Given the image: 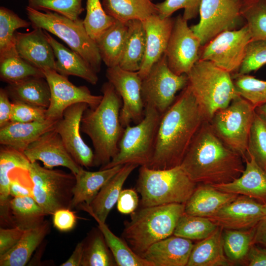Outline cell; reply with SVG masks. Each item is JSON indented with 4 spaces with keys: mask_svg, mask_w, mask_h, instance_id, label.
Segmentation results:
<instances>
[{
    "mask_svg": "<svg viewBox=\"0 0 266 266\" xmlns=\"http://www.w3.org/2000/svg\"><path fill=\"white\" fill-rule=\"evenodd\" d=\"M138 166L127 164L100 190L90 204L83 203L78 207L95 219L105 223L110 211L117 203L126 180Z\"/></svg>",
    "mask_w": 266,
    "mask_h": 266,
    "instance_id": "obj_24",
    "label": "cell"
},
{
    "mask_svg": "<svg viewBox=\"0 0 266 266\" xmlns=\"http://www.w3.org/2000/svg\"><path fill=\"white\" fill-rule=\"evenodd\" d=\"M244 0H202L199 22L190 28L204 45L221 33L235 30Z\"/></svg>",
    "mask_w": 266,
    "mask_h": 266,
    "instance_id": "obj_13",
    "label": "cell"
},
{
    "mask_svg": "<svg viewBox=\"0 0 266 266\" xmlns=\"http://www.w3.org/2000/svg\"><path fill=\"white\" fill-rule=\"evenodd\" d=\"M103 235L117 265L118 266H153L143 257L136 254L125 240L115 235L105 223L95 219Z\"/></svg>",
    "mask_w": 266,
    "mask_h": 266,
    "instance_id": "obj_40",
    "label": "cell"
},
{
    "mask_svg": "<svg viewBox=\"0 0 266 266\" xmlns=\"http://www.w3.org/2000/svg\"><path fill=\"white\" fill-rule=\"evenodd\" d=\"M264 207L266 211V203L264 204Z\"/></svg>",
    "mask_w": 266,
    "mask_h": 266,
    "instance_id": "obj_60",
    "label": "cell"
},
{
    "mask_svg": "<svg viewBox=\"0 0 266 266\" xmlns=\"http://www.w3.org/2000/svg\"><path fill=\"white\" fill-rule=\"evenodd\" d=\"M84 240L78 242L70 257L61 266H81L84 252Z\"/></svg>",
    "mask_w": 266,
    "mask_h": 266,
    "instance_id": "obj_57",
    "label": "cell"
},
{
    "mask_svg": "<svg viewBox=\"0 0 266 266\" xmlns=\"http://www.w3.org/2000/svg\"><path fill=\"white\" fill-rule=\"evenodd\" d=\"M253 244L266 248V216L255 227Z\"/></svg>",
    "mask_w": 266,
    "mask_h": 266,
    "instance_id": "obj_58",
    "label": "cell"
},
{
    "mask_svg": "<svg viewBox=\"0 0 266 266\" xmlns=\"http://www.w3.org/2000/svg\"><path fill=\"white\" fill-rule=\"evenodd\" d=\"M24 231L18 227L0 229V256L11 249L19 241Z\"/></svg>",
    "mask_w": 266,
    "mask_h": 266,
    "instance_id": "obj_53",
    "label": "cell"
},
{
    "mask_svg": "<svg viewBox=\"0 0 266 266\" xmlns=\"http://www.w3.org/2000/svg\"><path fill=\"white\" fill-rule=\"evenodd\" d=\"M31 163L41 161L46 168L63 166L75 175L82 167L73 159L56 130L49 131L40 136L24 150Z\"/></svg>",
    "mask_w": 266,
    "mask_h": 266,
    "instance_id": "obj_19",
    "label": "cell"
},
{
    "mask_svg": "<svg viewBox=\"0 0 266 266\" xmlns=\"http://www.w3.org/2000/svg\"><path fill=\"white\" fill-rule=\"evenodd\" d=\"M197 186L180 165L166 169L140 166L136 182L142 207L185 204Z\"/></svg>",
    "mask_w": 266,
    "mask_h": 266,
    "instance_id": "obj_6",
    "label": "cell"
},
{
    "mask_svg": "<svg viewBox=\"0 0 266 266\" xmlns=\"http://www.w3.org/2000/svg\"><path fill=\"white\" fill-rule=\"evenodd\" d=\"M266 216L264 203L253 198L238 195L207 218L222 229L246 230L255 228Z\"/></svg>",
    "mask_w": 266,
    "mask_h": 266,
    "instance_id": "obj_18",
    "label": "cell"
},
{
    "mask_svg": "<svg viewBox=\"0 0 266 266\" xmlns=\"http://www.w3.org/2000/svg\"><path fill=\"white\" fill-rule=\"evenodd\" d=\"M43 31L56 58L55 70L63 75L77 76L92 85H96L99 80L98 73L92 66L79 54L68 49L57 41L49 33Z\"/></svg>",
    "mask_w": 266,
    "mask_h": 266,
    "instance_id": "obj_26",
    "label": "cell"
},
{
    "mask_svg": "<svg viewBox=\"0 0 266 266\" xmlns=\"http://www.w3.org/2000/svg\"><path fill=\"white\" fill-rule=\"evenodd\" d=\"M102 5L108 15L124 23L133 20L143 21L159 13L151 0H102Z\"/></svg>",
    "mask_w": 266,
    "mask_h": 266,
    "instance_id": "obj_33",
    "label": "cell"
},
{
    "mask_svg": "<svg viewBox=\"0 0 266 266\" xmlns=\"http://www.w3.org/2000/svg\"><path fill=\"white\" fill-rule=\"evenodd\" d=\"M32 76L45 77L43 71L22 58L16 48L0 55L1 81L10 84Z\"/></svg>",
    "mask_w": 266,
    "mask_h": 266,
    "instance_id": "obj_36",
    "label": "cell"
},
{
    "mask_svg": "<svg viewBox=\"0 0 266 266\" xmlns=\"http://www.w3.org/2000/svg\"><path fill=\"white\" fill-rule=\"evenodd\" d=\"M127 25L126 38L119 66L125 70L138 71L146 50V32L141 20H131Z\"/></svg>",
    "mask_w": 266,
    "mask_h": 266,
    "instance_id": "obj_32",
    "label": "cell"
},
{
    "mask_svg": "<svg viewBox=\"0 0 266 266\" xmlns=\"http://www.w3.org/2000/svg\"><path fill=\"white\" fill-rule=\"evenodd\" d=\"M245 265L266 266V248L253 244L249 251Z\"/></svg>",
    "mask_w": 266,
    "mask_h": 266,
    "instance_id": "obj_55",
    "label": "cell"
},
{
    "mask_svg": "<svg viewBox=\"0 0 266 266\" xmlns=\"http://www.w3.org/2000/svg\"><path fill=\"white\" fill-rule=\"evenodd\" d=\"M185 213V204L170 203L142 207L125 222L123 237L131 248L142 257L155 242L173 235L177 222Z\"/></svg>",
    "mask_w": 266,
    "mask_h": 266,
    "instance_id": "obj_4",
    "label": "cell"
},
{
    "mask_svg": "<svg viewBox=\"0 0 266 266\" xmlns=\"http://www.w3.org/2000/svg\"><path fill=\"white\" fill-rule=\"evenodd\" d=\"M31 162L23 152L1 145L0 149V204L10 198V175L16 169L29 170Z\"/></svg>",
    "mask_w": 266,
    "mask_h": 266,
    "instance_id": "obj_37",
    "label": "cell"
},
{
    "mask_svg": "<svg viewBox=\"0 0 266 266\" xmlns=\"http://www.w3.org/2000/svg\"><path fill=\"white\" fill-rule=\"evenodd\" d=\"M46 109L20 101H12L11 121L22 123L43 121L47 119Z\"/></svg>",
    "mask_w": 266,
    "mask_h": 266,
    "instance_id": "obj_50",
    "label": "cell"
},
{
    "mask_svg": "<svg viewBox=\"0 0 266 266\" xmlns=\"http://www.w3.org/2000/svg\"><path fill=\"white\" fill-rule=\"evenodd\" d=\"M186 74L188 85L208 122L239 95L232 74L209 61L199 60Z\"/></svg>",
    "mask_w": 266,
    "mask_h": 266,
    "instance_id": "obj_5",
    "label": "cell"
},
{
    "mask_svg": "<svg viewBox=\"0 0 266 266\" xmlns=\"http://www.w3.org/2000/svg\"><path fill=\"white\" fill-rule=\"evenodd\" d=\"M81 266H117L100 230H94L84 240Z\"/></svg>",
    "mask_w": 266,
    "mask_h": 266,
    "instance_id": "obj_39",
    "label": "cell"
},
{
    "mask_svg": "<svg viewBox=\"0 0 266 266\" xmlns=\"http://www.w3.org/2000/svg\"><path fill=\"white\" fill-rule=\"evenodd\" d=\"M89 107L85 103H78L68 107L56 124L55 130L60 135L68 153L80 166H94V153L81 135L82 115Z\"/></svg>",
    "mask_w": 266,
    "mask_h": 266,
    "instance_id": "obj_17",
    "label": "cell"
},
{
    "mask_svg": "<svg viewBox=\"0 0 266 266\" xmlns=\"http://www.w3.org/2000/svg\"></svg>",
    "mask_w": 266,
    "mask_h": 266,
    "instance_id": "obj_61",
    "label": "cell"
},
{
    "mask_svg": "<svg viewBox=\"0 0 266 266\" xmlns=\"http://www.w3.org/2000/svg\"><path fill=\"white\" fill-rule=\"evenodd\" d=\"M193 246L191 240L173 234L153 244L142 257L153 266H187Z\"/></svg>",
    "mask_w": 266,
    "mask_h": 266,
    "instance_id": "obj_22",
    "label": "cell"
},
{
    "mask_svg": "<svg viewBox=\"0 0 266 266\" xmlns=\"http://www.w3.org/2000/svg\"><path fill=\"white\" fill-rule=\"evenodd\" d=\"M58 120L47 119L29 123L10 121L0 128V143L24 152L42 134L54 130Z\"/></svg>",
    "mask_w": 266,
    "mask_h": 266,
    "instance_id": "obj_25",
    "label": "cell"
},
{
    "mask_svg": "<svg viewBox=\"0 0 266 266\" xmlns=\"http://www.w3.org/2000/svg\"><path fill=\"white\" fill-rule=\"evenodd\" d=\"M266 64V40H251L247 44L242 64L236 74H248Z\"/></svg>",
    "mask_w": 266,
    "mask_h": 266,
    "instance_id": "obj_48",
    "label": "cell"
},
{
    "mask_svg": "<svg viewBox=\"0 0 266 266\" xmlns=\"http://www.w3.org/2000/svg\"><path fill=\"white\" fill-rule=\"evenodd\" d=\"M29 173L33 184V197L47 215L69 208L75 184V176L63 170L31 163Z\"/></svg>",
    "mask_w": 266,
    "mask_h": 266,
    "instance_id": "obj_10",
    "label": "cell"
},
{
    "mask_svg": "<svg viewBox=\"0 0 266 266\" xmlns=\"http://www.w3.org/2000/svg\"><path fill=\"white\" fill-rule=\"evenodd\" d=\"M53 224L58 230L66 232L72 230L77 222L75 212L69 208H62L56 210L53 214Z\"/></svg>",
    "mask_w": 266,
    "mask_h": 266,
    "instance_id": "obj_52",
    "label": "cell"
},
{
    "mask_svg": "<svg viewBox=\"0 0 266 266\" xmlns=\"http://www.w3.org/2000/svg\"><path fill=\"white\" fill-rule=\"evenodd\" d=\"M10 195L13 198L33 197V184L29 170L20 169L18 174L12 172L10 175Z\"/></svg>",
    "mask_w": 266,
    "mask_h": 266,
    "instance_id": "obj_51",
    "label": "cell"
},
{
    "mask_svg": "<svg viewBox=\"0 0 266 266\" xmlns=\"http://www.w3.org/2000/svg\"><path fill=\"white\" fill-rule=\"evenodd\" d=\"M256 114L266 125V103L256 106L255 108Z\"/></svg>",
    "mask_w": 266,
    "mask_h": 266,
    "instance_id": "obj_59",
    "label": "cell"
},
{
    "mask_svg": "<svg viewBox=\"0 0 266 266\" xmlns=\"http://www.w3.org/2000/svg\"><path fill=\"white\" fill-rule=\"evenodd\" d=\"M128 30L127 23L116 20L95 41L107 67L119 66Z\"/></svg>",
    "mask_w": 266,
    "mask_h": 266,
    "instance_id": "obj_35",
    "label": "cell"
},
{
    "mask_svg": "<svg viewBox=\"0 0 266 266\" xmlns=\"http://www.w3.org/2000/svg\"><path fill=\"white\" fill-rule=\"evenodd\" d=\"M82 0H28V6L39 11L58 13L72 20H77L84 11Z\"/></svg>",
    "mask_w": 266,
    "mask_h": 266,
    "instance_id": "obj_47",
    "label": "cell"
},
{
    "mask_svg": "<svg viewBox=\"0 0 266 266\" xmlns=\"http://www.w3.org/2000/svg\"><path fill=\"white\" fill-rule=\"evenodd\" d=\"M115 21L105 12L100 0H87L83 23L88 34L95 41Z\"/></svg>",
    "mask_w": 266,
    "mask_h": 266,
    "instance_id": "obj_44",
    "label": "cell"
},
{
    "mask_svg": "<svg viewBox=\"0 0 266 266\" xmlns=\"http://www.w3.org/2000/svg\"><path fill=\"white\" fill-rule=\"evenodd\" d=\"M222 232L219 227L209 236L194 244L187 266H233L224 252Z\"/></svg>",
    "mask_w": 266,
    "mask_h": 266,
    "instance_id": "obj_30",
    "label": "cell"
},
{
    "mask_svg": "<svg viewBox=\"0 0 266 266\" xmlns=\"http://www.w3.org/2000/svg\"><path fill=\"white\" fill-rule=\"evenodd\" d=\"M146 32L145 55L138 74L142 79L165 54L172 31L174 18L171 16L162 19L152 15L142 21Z\"/></svg>",
    "mask_w": 266,
    "mask_h": 266,
    "instance_id": "obj_20",
    "label": "cell"
},
{
    "mask_svg": "<svg viewBox=\"0 0 266 266\" xmlns=\"http://www.w3.org/2000/svg\"><path fill=\"white\" fill-rule=\"evenodd\" d=\"M188 83L186 74L178 75L169 68L164 54L142 79L141 92L144 106H152L163 115L174 102L176 93Z\"/></svg>",
    "mask_w": 266,
    "mask_h": 266,
    "instance_id": "obj_11",
    "label": "cell"
},
{
    "mask_svg": "<svg viewBox=\"0 0 266 266\" xmlns=\"http://www.w3.org/2000/svg\"><path fill=\"white\" fill-rule=\"evenodd\" d=\"M218 227L207 217L184 213L179 218L173 234L191 240H200L209 236Z\"/></svg>",
    "mask_w": 266,
    "mask_h": 266,
    "instance_id": "obj_41",
    "label": "cell"
},
{
    "mask_svg": "<svg viewBox=\"0 0 266 266\" xmlns=\"http://www.w3.org/2000/svg\"><path fill=\"white\" fill-rule=\"evenodd\" d=\"M162 116L154 107L145 106L144 118L134 126L129 125L125 128L118 153L100 169L127 164L148 166L154 153Z\"/></svg>",
    "mask_w": 266,
    "mask_h": 266,
    "instance_id": "obj_8",
    "label": "cell"
},
{
    "mask_svg": "<svg viewBox=\"0 0 266 266\" xmlns=\"http://www.w3.org/2000/svg\"><path fill=\"white\" fill-rule=\"evenodd\" d=\"M255 228L246 230L223 229L224 252L233 265L246 264L249 251L253 244Z\"/></svg>",
    "mask_w": 266,
    "mask_h": 266,
    "instance_id": "obj_38",
    "label": "cell"
},
{
    "mask_svg": "<svg viewBox=\"0 0 266 266\" xmlns=\"http://www.w3.org/2000/svg\"><path fill=\"white\" fill-rule=\"evenodd\" d=\"M202 0H165L156 4L158 15L164 19L180 9H184L183 18L187 21L196 18L199 14V9Z\"/></svg>",
    "mask_w": 266,
    "mask_h": 266,
    "instance_id": "obj_49",
    "label": "cell"
},
{
    "mask_svg": "<svg viewBox=\"0 0 266 266\" xmlns=\"http://www.w3.org/2000/svg\"><path fill=\"white\" fill-rule=\"evenodd\" d=\"M205 121V116L187 85L162 116L153 156L147 166L166 169L180 166Z\"/></svg>",
    "mask_w": 266,
    "mask_h": 266,
    "instance_id": "obj_1",
    "label": "cell"
},
{
    "mask_svg": "<svg viewBox=\"0 0 266 266\" xmlns=\"http://www.w3.org/2000/svg\"><path fill=\"white\" fill-rule=\"evenodd\" d=\"M12 101L4 88L0 89V128L11 121Z\"/></svg>",
    "mask_w": 266,
    "mask_h": 266,
    "instance_id": "obj_56",
    "label": "cell"
},
{
    "mask_svg": "<svg viewBox=\"0 0 266 266\" xmlns=\"http://www.w3.org/2000/svg\"><path fill=\"white\" fill-rule=\"evenodd\" d=\"M138 204V197L135 191L132 189H126L120 193L118 198L117 207L122 214H132L134 212Z\"/></svg>",
    "mask_w": 266,
    "mask_h": 266,
    "instance_id": "obj_54",
    "label": "cell"
},
{
    "mask_svg": "<svg viewBox=\"0 0 266 266\" xmlns=\"http://www.w3.org/2000/svg\"><path fill=\"white\" fill-rule=\"evenodd\" d=\"M32 26L30 21L20 17L12 10L0 7V55L15 48L16 30Z\"/></svg>",
    "mask_w": 266,
    "mask_h": 266,
    "instance_id": "obj_43",
    "label": "cell"
},
{
    "mask_svg": "<svg viewBox=\"0 0 266 266\" xmlns=\"http://www.w3.org/2000/svg\"><path fill=\"white\" fill-rule=\"evenodd\" d=\"M251 37L245 25L238 30L223 32L201 46L199 60L211 62L232 74L236 73L243 61Z\"/></svg>",
    "mask_w": 266,
    "mask_h": 266,
    "instance_id": "obj_12",
    "label": "cell"
},
{
    "mask_svg": "<svg viewBox=\"0 0 266 266\" xmlns=\"http://www.w3.org/2000/svg\"><path fill=\"white\" fill-rule=\"evenodd\" d=\"M237 93L255 108L266 103V81L249 74H232Z\"/></svg>",
    "mask_w": 266,
    "mask_h": 266,
    "instance_id": "obj_45",
    "label": "cell"
},
{
    "mask_svg": "<svg viewBox=\"0 0 266 266\" xmlns=\"http://www.w3.org/2000/svg\"><path fill=\"white\" fill-rule=\"evenodd\" d=\"M247 155L252 157L266 171V125L256 113L249 135Z\"/></svg>",
    "mask_w": 266,
    "mask_h": 266,
    "instance_id": "obj_46",
    "label": "cell"
},
{
    "mask_svg": "<svg viewBox=\"0 0 266 266\" xmlns=\"http://www.w3.org/2000/svg\"><path fill=\"white\" fill-rule=\"evenodd\" d=\"M12 101H17L47 108L50 90L45 77L32 76L8 84L4 88Z\"/></svg>",
    "mask_w": 266,
    "mask_h": 266,
    "instance_id": "obj_29",
    "label": "cell"
},
{
    "mask_svg": "<svg viewBox=\"0 0 266 266\" xmlns=\"http://www.w3.org/2000/svg\"><path fill=\"white\" fill-rule=\"evenodd\" d=\"M43 72L50 90V104L46 109L47 119H60L68 107L78 103H85L89 107L95 108L102 100V95L92 94L85 86L74 85L67 76L54 69H47Z\"/></svg>",
    "mask_w": 266,
    "mask_h": 266,
    "instance_id": "obj_14",
    "label": "cell"
},
{
    "mask_svg": "<svg viewBox=\"0 0 266 266\" xmlns=\"http://www.w3.org/2000/svg\"><path fill=\"white\" fill-rule=\"evenodd\" d=\"M192 180L211 185L231 182L245 168L243 158L227 146L205 121L193 139L180 165Z\"/></svg>",
    "mask_w": 266,
    "mask_h": 266,
    "instance_id": "obj_2",
    "label": "cell"
},
{
    "mask_svg": "<svg viewBox=\"0 0 266 266\" xmlns=\"http://www.w3.org/2000/svg\"><path fill=\"white\" fill-rule=\"evenodd\" d=\"M118 165L111 168L90 171L82 166L75 176V184L69 209H72L80 204H90L100 190L122 168Z\"/></svg>",
    "mask_w": 266,
    "mask_h": 266,
    "instance_id": "obj_27",
    "label": "cell"
},
{
    "mask_svg": "<svg viewBox=\"0 0 266 266\" xmlns=\"http://www.w3.org/2000/svg\"><path fill=\"white\" fill-rule=\"evenodd\" d=\"M15 48L19 55L33 66L42 70H55V56L44 31L34 28L29 33L17 32Z\"/></svg>",
    "mask_w": 266,
    "mask_h": 266,
    "instance_id": "obj_21",
    "label": "cell"
},
{
    "mask_svg": "<svg viewBox=\"0 0 266 266\" xmlns=\"http://www.w3.org/2000/svg\"><path fill=\"white\" fill-rule=\"evenodd\" d=\"M9 210L11 228L18 227L24 231L39 226L47 215L31 196L10 199Z\"/></svg>",
    "mask_w": 266,
    "mask_h": 266,
    "instance_id": "obj_34",
    "label": "cell"
},
{
    "mask_svg": "<svg viewBox=\"0 0 266 266\" xmlns=\"http://www.w3.org/2000/svg\"><path fill=\"white\" fill-rule=\"evenodd\" d=\"M238 196L221 191L210 185L198 184L185 203V213L207 217L233 200Z\"/></svg>",
    "mask_w": 266,
    "mask_h": 266,
    "instance_id": "obj_28",
    "label": "cell"
},
{
    "mask_svg": "<svg viewBox=\"0 0 266 266\" xmlns=\"http://www.w3.org/2000/svg\"><path fill=\"white\" fill-rule=\"evenodd\" d=\"M27 15L33 29L40 28L57 36L79 54L98 73L102 60L95 41L88 34L83 20H72L58 13L41 11L29 6Z\"/></svg>",
    "mask_w": 266,
    "mask_h": 266,
    "instance_id": "obj_7",
    "label": "cell"
},
{
    "mask_svg": "<svg viewBox=\"0 0 266 266\" xmlns=\"http://www.w3.org/2000/svg\"><path fill=\"white\" fill-rule=\"evenodd\" d=\"M182 15L174 18L165 54L169 68L175 74H187L199 60L201 44Z\"/></svg>",
    "mask_w": 266,
    "mask_h": 266,
    "instance_id": "obj_15",
    "label": "cell"
},
{
    "mask_svg": "<svg viewBox=\"0 0 266 266\" xmlns=\"http://www.w3.org/2000/svg\"><path fill=\"white\" fill-rule=\"evenodd\" d=\"M50 224L44 221L34 228L25 231L18 243L9 251L0 256V266H24L33 253L49 233Z\"/></svg>",
    "mask_w": 266,
    "mask_h": 266,
    "instance_id": "obj_31",
    "label": "cell"
},
{
    "mask_svg": "<svg viewBox=\"0 0 266 266\" xmlns=\"http://www.w3.org/2000/svg\"><path fill=\"white\" fill-rule=\"evenodd\" d=\"M102 98L95 108L88 107L81 120V131L91 139L94 151V166L108 164L119 151L125 128L120 120L121 97L108 81L101 88Z\"/></svg>",
    "mask_w": 266,
    "mask_h": 266,
    "instance_id": "obj_3",
    "label": "cell"
},
{
    "mask_svg": "<svg viewBox=\"0 0 266 266\" xmlns=\"http://www.w3.org/2000/svg\"><path fill=\"white\" fill-rule=\"evenodd\" d=\"M105 75L122 99V125L125 128L132 122L139 123L144 117L145 106L141 92L142 78L138 71L125 70L117 66L107 67Z\"/></svg>",
    "mask_w": 266,
    "mask_h": 266,
    "instance_id": "obj_16",
    "label": "cell"
},
{
    "mask_svg": "<svg viewBox=\"0 0 266 266\" xmlns=\"http://www.w3.org/2000/svg\"><path fill=\"white\" fill-rule=\"evenodd\" d=\"M241 15L251 40H266V0H244Z\"/></svg>",
    "mask_w": 266,
    "mask_h": 266,
    "instance_id": "obj_42",
    "label": "cell"
},
{
    "mask_svg": "<svg viewBox=\"0 0 266 266\" xmlns=\"http://www.w3.org/2000/svg\"><path fill=\"white\" fill-rule=\"evenodd\" d=\"M244 162L245 168L240 177L230 183L212 186L222 192L245 196L266 203V171L248 155Z\"/></svg>",
    "mask_w": 266,
    "mask_h": 266,
    "instance_id": "obj_23",
    "label": "cell"
},
{
    "mask_svg": "<svg viewBox=\"0 0 266 266\" xmlns=\"http://www.w3.org/2000/svg\"><path fill=\"white\" fill-rule=\"evenodd\" d=\"M255 116V107L238 95L216 112L209 123L221 140L244 160Z\"/></svg>",
    "mask_w": 266,
    "mask_h": 266,
    "instance_id": "obj_9",
    "label": "cell"
}]
</instances>
